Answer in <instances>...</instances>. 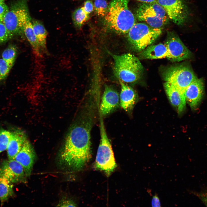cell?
I'll return each mask as SVG.
<instances>
[{"label": "cell", "mask_w": 207, "mask_h": 207, "mask_svg": "<svg viewBox=\"0 0 207 207\" xmlns=\"http://www.w3.org/2000/svg\"><path fill=\"white\" fill-rule=\"evenodd\" d=\"M96 110L83 107L79 120L70 129L58 155V162L63 168L73 170L82 169L91 157V132Z\"/></svg>", "instance_id": "6da1fadb"}, {"label": "cell", "mask_w": 207, "mask_h": 207, "mask_svg": "<svg viewBox=\"0 0 207 207\" xmlns=\"http://www.w3.org/2000/svg\"><path fill=\"white\" fill-rule=\"evenodd\" d=\"M129 0H112L105 23L110 29L121 34H127L136 23L135 18L128 7Z\"/></svg>", "instance_id": "7a4b0ae2"}, {"label": "cell", "mask_w": 207, "mask_h": 207, "mask_svg": "<svg viewBox=\"0 0 207 207\" xmlns=\"http://www.w3.org/2000/svg\"><path fill=\"white\" fill-rule=\"evenodd\" d=\"M110 54L114 60L115 74L119 80L131 83L140 79L143 67L137 57L130 53L116 55L110 53Z\"/></svg>", "instance_id": "3957f363"}, {"label": "cell", "mask_w": 207, "mask_h": 207, "mask_svg": "<svg viewBox=\"0 0 207 207\" xmlns=\"http://www.w3.org/2000/svg\"><path fill=\"white\" fill-rule=\"evenodd\" d=\"M162 32L161 28L152 27L144 23H136L127 33V38L133 48L140 52L154 42Z\"/></svg>", "instance_id": "277c9868"}, {"label": "cell", "mask_w": 207, "mask_h": 207, "mask_svg": "<svg viewBox=\"0 0 207 207\" xmlns=\"http://www.w3.org/2000/svg\"><path fill=\"white\" fill-rule=\"evenodd\" d=\"M99 113L100 141L95 160L96 168L110 175L117 166L110 141L103 122V116Z\"/></svg>", "instance_id": "5b68a950"}, {"label": "cell", "mask_w": 207, "mask_h": 207, "mask_svg": "<svg viewBox=\"0 0 207 207\" xmlns=\"http://www.w3.org/2000/svg\"><path fill=\"white\" fill-rule=\"evenodd\" d=\"M136 14L139 20L155 28L162 29L168 23L169 19L164 9L157 2L141 3Z\"/></svg>", "instance_id": "8992f818"}, {"label": "cell", "mask_w": 207, "mask_h": 207, "mask_svg": "<svg viewBox=\"0 0 207 207\" xmlns=\"http://www.w3.org/2000/svg\"><path fill=\"white\" fill-rule=\"evenodd\" d=\"M163 76L166 82L172 84L184 94L188 86L198 78L191 67L184 64L168 67Z\"/></svg>", "instance_id": "52a82bcc"}, {"label": "cell", "mask_w": 207, "mask_h": 207, "mask_svg": "<svg viewBox=\"0 0 207 207\" xmlns=\"http://www.w3.org/2000/svg\"><path fill=\"white\" fill-rule=\"evenodd\" d=\"M28 11L26 0H20L5 15L3 22L13 36L23 32V22Z\"/></svg>", "instance_id": "ba28073f"}, {"label": "cell", "mask_w": 207, "mask_h": 207, "mask_svg": "<svg viewBox=\"0 0 207 207\" xmlns=\"http://www.w3.org/2000/svg\"><path fill=\"white\" fill-rule=\"evenodd\" d=\"M165 10L169 19L175 24L181 25L186 21L189 14L184 0H157Z\"/></svg>", "instance_id": "9c48e42d"}, {"label": "cell", "mask_w": 207, "mask_h": 207, "mask_svg": "<svg viewBox=\"0 0 207 207\" xmlns=\"http://www.w3.org/2000/svg\"><path fill=\"white\" fill-rule=\"evenodd\" d=\"M164 44L168 52V59L172 61L180 62L189 59L192 56L191 52L174 32H168Z\"/></svg>", "instance_id": "30bf717a"}, {"label": "cell", "mask_w": 207, "mask_h": 207, "mask_svg": "<svg viewBox=\"0 0 207 207\" xmlns=\"http://www.w3.org/2000/svg\"><path fill=\"white\" fill-rule=\"evenodd\" d=\"M0 176L13 183H25L27 177L22 166L14 159L3 161L0 165Z\"/></svg>", "instance_id": "8fae6325"}, {"label": "cell", "mask_w": 207, "mask_h": 207, "mask_svg": "<svg viewBox=\"0 0 207 207\" xmlns=\"http://www.w3.org/2000/svg\"><path fill=\"white\" fill-rule=\"evenodd\" d=\"M119 104L120 97L118 92L110 86L105 85L99 110L103 116L112 112Z\"/></svg>", "instance_id": "7c38bea8"}, {"label": "cell", "mask_w": 207, "mask_h": 207, "mask_svg": "<svg viewBox=\"0 0 207 207\" xmlns=\"http://www.w3.org/2000/svg\"><path fill=\"white\" fill-rule=\"evenodd\" d=\"M203 79L198 78L192 82L185 90L184 95L186 101L192 110L197 108L204 93Z\"/></svg>", "instance_id": "4fadbf2b"}, {"label": "cell", "mask_w": 207, "mask_h": 207, "mask_svg": "<svg viewBox=\"0 0 207 207\" xmlns=\"http://www.w3.org/2000/svg\"><path fill=\"white\" fill-rule=\"evenodd\" d=\"M36 158L34 149L27 139L14 159L22 166L28 177L31 174Z\"/></svg>", "instance_id": "5bb4252c"}, {"label": "cell", "mask_w": 207, "mask_h": 207, "mask_svg": "<svg viewBox=\"0 0 207 207\" xmlns=\"http://www.w3.org/2000/svg\"><path fill=\"white\" fill-rule=\"evenodd\" d=\"M119 81L121 86L119 95L120 106L126 111L130 112L137 101V95L131 87L120 80Z\"/></svg>", "instance_id": "9a60e30c"}, {"label": "cell", "mask_w": 207, "mask_h": 207, "mask_svg": "<svg viewBox=\"0 0 207 207\" xmlns=\"http://www.w3.org/2000/svg\"><path fill=\"white\" fill-rule=\"evenodd\" d=\"M164 87L166 95L172 105L180 114L185 110L186 101L184 94L171 83L166 82Z\"/></svg>", "instance_id": "2e32d148"}, {"label": "cell", "mask_w": 207, "mask_h": 207, "mask_svg": "<svg viewBox=\"0 0 207 207\" xmlns=\"http://www.w3.org/2000/svg\"><path fill=\"white\" fill-rule=\"evenodd\" d=\"M27 140L25 133L16 129L10 132V136L7 149L8 159H14Z\"/></svg>", "instance_id": "e0dca14e"}, {"label": "cell", "mask_w": 207, "mask_h": 207, "mask_svg": "<svg viewBox=\"0 0 207 207\" xmlns=\"http://www.w3.org/2000/svg\"><path fill=\"white\" fill-rule=\"evenodd\" d=\"M23 30L35 54L37 56H41L42 52L34 33L32 19L29 11L27 12L24 20Z\"/></svg>", "instance_id": "ac0fdd59"}, {"label": "cell", "mask_w": 207, "mask_h": 207, "mask_svg": "<svg viewBox=\"0 0 207 207\" xmlns=\"http://www.w3.org/2000/svg\"><path fill=\"white\" fill-rule=\"evenodd\" d=\"M140 52L139 56L141 59H157L164 58L168 59L169 58L167 48L164 44L162 43L151 45Z\"/></svg>", "instance_id": "d6986e66"}, {"label": "cell", "mask_w": 207, "mask_h": 207, "mask_svg": "<svg viewBox=\"0 0 207 207\" xmlns=\"http://www.w3.org/2000/svg\"><path fill=\"white\" fill-rule=\"evenodd\" d=\"M34 34L42 53H47L46 40L47 32L45 27L40 21L32 19Z\"/></svg>", "instance_id": "ffe728a7"}, {"label": "cell", "mask_w": 207, "mask_h": 207, "mask_svg": "<svg viewBox=\"0 0 207 207\" xmlns=\"http://www.w3.org/2000/svg\"><path fill=\"white\" fill-rule=\"evenodd\" d=\"M13 183L0 176V200L2 204L14 195Z\"/></svg>", "instance_id": "44dd1931"}, {"label": "cell", "mask_w": 207, "mask_h": 207, "mask_svg": "<svg viewBox=\"0 0 207 207\" xmlns=\"http://www.w3.org/2000/svg\"><path fill=\"white\" fill-rule=\"evenodd\" d=\"M89 18V15L87 14L82 7L78 8L73 12L72 19L75 26L78 28L81 27Z\"/></svg>", "instance_id": "7402d4cb"}, {"label": "cell", "mask_w": 207, "mask_h": 207, "mask_svg": "<svg viewBox=\"0 0 207 207\" xmlns=\"http://www.w3.org/2000/svg\"><path fill=\"white\" fill-rule=\"evenodd\" d=\"M17 53L16 46L14 45H10L3 52L2 58L12 67L15 61Z\"/></svg>", "instance_id": "603a6c76"}, {"label": "cell", "mask_w": 207, "mask_h": 207, "mask_svg": "<svg viewBox=\"0 0 207 207\" xmlns=\"http://www.w3.org/2000/svg\"><path fill=\"white\" fill-rule=\"evenodd\" d=\"M94 8L99 16H105L107 14L109 5L105 0H95Z\"/></svg>", "instance_id": "cb8c5ba5"}, {"label": "cell", "mask_w": 207, "mask_h": 207, "mask_svg": "<svg viewBox=\"0 0 207 207\" xmlns=\"http://www.w3.org/2000/svg\"><path fill=\"white\" fill-rule=\"evenodd\" d=\"M10 136V132L0 129V153L7 150Z\"/></svg>", "instance_id": "d4e9b609"}, {"label": "cell", "mask_w": 207, "mask_h": 207, "mask_svg": "<svg viewBox=\"0 0 207 207\" xmlns=\"http://www.w3.org/2000/svg\"><path fill=\"white\" fill-rule=\"evenodd\" d=\"M12 68L4 60L0 59V81L6 78Z\"/></svg>", "instance_id": "484cf974"}, {"label": "cell", "mask_w": 207, "mask_h": 207, "mask_svg": "<svg viewBox=\"0 0 207 207\" xmlns=\"http://www.w3.org/2000/svg\"><path fill=\"white\" fill-rule=\"evenodd\" d=\"M13 37L3 22H0V44L7 41Z\"/></svg>", "instance_id": "4316f807"}, {"label": "cell", "mask_w": 207, "mask_h": 207, "mask_svg": "<svg viewBox=\"0 0 207 207\" xmlns=\"http://www.w3.org/2000/svg\"><path fill=\"white\" fill-rule=\"evenodd\" d=\"M76 204L72 200L67 199H63L57 204V206L67 207H75Z\"/></svg>", "instance_id": "83f0119b"}, {"label": "cell", "mask_w": 207, "mask_h": 207, "mask_svg": "<svg viewBox=\"0 0 207 207\" xmlns=\"http://www.w3.org/2000/svg\"><path fill=\"white\" fill-rule=\"evenodd\" d=\"M9 10L4 2H0V22H3L4 18Z\"/></svg>", "instance_id": "f1b7e54d"}, {"label": "cell", "mask_w": 207, "mask_h": 207, "mask_svg": "<svg viewBox=\"0 0 207 207\" xmlns=\"http://www.w3.org/2000/svg\"><path fill=\"white\" fill-rule=\"evenodd\" d=\"M82 7L84 11L89 15L93 11L94 9L93 5L92 2L89 0L85 2Z\"/></svg>", "instance_id": "f546056e"}, {"label": "cell", "mask_w": 207, "mask_h": 207, "mask_svg": "<svg viewBox=\"0 0 207 207\" xmlns=\"http://www.w3.org/2000/svg\"><path fill=\"white\" fill-rule=\"evenodd\" d=\"M151 205L152 207H160L161 206L160 199L156 193L152 197Z\"/></svg>", "instance_id": "4dcf8cb0"}, {"label": "cell", "mask_w": 207, "mask_h": 207, "mask_svg": "<svg viewBox=\"0 0 207 207\" xmlns=\"http://www.w3.org/2000/svg\"><path fill=\"white\" fill-rule=\"evenodd\" d=\"M197 195L205 205L207 206V192L203 193H197Z\"/></svg>", "instance_id": "1f68e13d"}, {"label": "cell", "mask_w": 207, "mask_h": 207, "mask_svg": "<svg viewBox=\"0 0 207 207\" xmlns=\"http://www.w3.org/2000/svg\"><path fill=\"white\" fill-rule=\"evenodd\" d=\"M142 3H150L157 2V0H136Z\"/></svg>", "instance_id": "d6a6232c"}, {"label": "cell", "mask_w": 207, "mask_h": 207, "mask_svg": "<svg viewBox=\"0 0 207 207\" xmlns=\"http://www.w3.org/2000/svg\"><path fill=\"white\" fill-rule=\"evenodd\" d=\"M5 0H0V2H4Z\"/></svg>", "instance_id": "836d02e7"}]
</instances>
